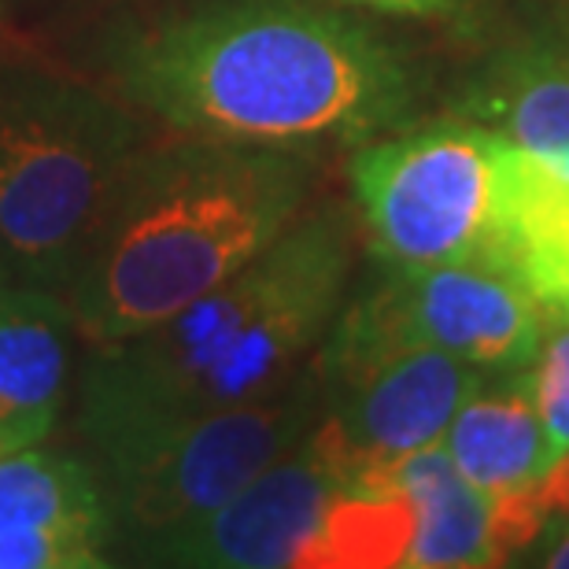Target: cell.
<instances>
[{
    "label": "cell",
    "instance_id": "cell-4",
    "mask_svg": "<svg viewBox=\"0 0 569 569\" xmlns=\"http://www.w3.org/2000/svg\"><path fill=\"white\" fill-rule=\"evenodd\" d=\"M138 152V119L111 97L0 63V252L11 281L71 289Z\"/></svg>",
    "mask_w": 569,
    "mask_h": 569
},
{
    "label": "cell",
    "instance_id": "cell-7",
    "mask_svg": "<svg viewBox=\"0 0 569 569\" xmlns=\"http://www.w3.org/2000/svg\"><path fill=\"white\" fill-rule=\"evenodd\" d=\"M551 311L515 278L477 263L392 270L337 311L315 359L432 345L485 373L529 370Z\"/></svg>",
    "mask_w": 569,
    "mask_h": 569
},
{
    "label": "cell",
    "instance_id": "cell-8",
    "mask_svg": "<svg viewBox=\"0 0 569 569\" xmlns=\"http://www.w3.org/2000/svg\"><path fill=\"white\" fill-rule=\"evenodd\" d=\"M322 415L307 443L345 477H381L443 440L455 411L488 373L432 345H392L315 359Z\"/></svg>",
    "mask_w": 569,
    "mask_h": 569
},
{
    "label": "cell",
    "instance_id": "cell-11",
    "mask_svg": "<svg viewBox=\"0 0 569 569\" xmlns=\"http://www.w3.org/2000/svg\"><path fill=\"white\" fill-rule=\"evenodd\" d=\"M459 108L466 122L569 174V30H532L492 52Z\"/></svg>",
    "mask_w": 569,
    "mask_h": 569
},
{
    "label": "cell",
    "instance_id": "cell-6",
    "mask_svg": "<svg viewBox=\"0 0 569 569\" xmlns=\"http://www.w3.org/2000/svg\"><path fill=\"white\" fill-rule=\"evenodd\" d=\"M496 133L477 122L381 133L348 163L373 252L392 270L470 263L481 256L496 189Z\"/></svg>",
    "mask_w": 569,
    "mask_h": 569
},
{
    "label": "cell",
    "instance_id": "cell-20",
    "mask_svg": "<svg viewBox=\"0 0 569 569\" xmlns=\"http://www.w3.org/2000/svg\"><path fill=\"white\" fill-rule=\"evenodd\" d=\"M529 559L537 566H551V569H569V515H555L548 518V526L540 529V537L526 548Z\"/></svg>",
    "mask_w": 569,
    "mask_h": 569
},
{
    "label": "cell",
    "instance_id": "cell-17",
    "mask_svg": "<svg viewBox=\"0 0 569 569\" xmlns=\"http://www.w3.org/2000/svg\"><path fill=\"white\" fill-rule=\"evenodd\" d=\"M116 537L111 515H74L41 526L0 532V569H89L104 566L108 540Z\"/></svg>",
    "mask_w": 569,
    "mask_h": 569
},
{
    "label": "cell",
    "instance_id": "cell-16",
    "mask_svg": "<svg viewBox=\"0 0 569 569\" xmlns=\"http://www.w3.org/2000/svg\"><path fill=\"white\" fill-rule=\"evenodd\" d=\"M100 510H108L104 485L86 462L41 448L0 455V532Z\"/></svg>",
    "mask_w": 569,
    "mask_h": 569
},
{
    "label": "cell",
    "instance_id": "cell-22",
    "mask_svg": "<svg viewBox=\"0 0 569 569\" xmlns=\"http://www.w3.org/2000/svg\"><path fill=\"white\" fill-rule=\"evenodd\" d=\"M11 284V274H8V263H4V252H0V289Z\"/></svg>",
    "mask_w": 569,
    "mask_h": 569
},
{
    "label": "cell",
    "instance_id": "cell-10",
    "mask_svg": "<svg viewBox=\"0 0 569 569\" xmlns=\"http://www.w3.org/2000/svg\"><path fill=\"white\" fill-rule=\"evenodd\" d=\"M499 138V133H496ZM477 263L515 278L551 315L569 307V174L526 148L496 141L492 219Z\"/></svg>",
    "mask_w": 569,
    "mask_h": 569
},
{
    "label": "cell",
    "instance_id": "cell-18",
    "mask_svg": "<svg viewBox=\"0 0 569 569\" xmlns=\"http://www.w3.org/2000/svg\"><path fill=\"white\" fill-rule=\"evenodd\" d=\"M566 322L548 326L537 359L529 362V389L537 400L543 432L551 443V462L569 451V315Z\"/></svg>",
    "mask_w": 569,
    "mask_h": 569
},
{
    "label": "cell",
    "instance_id": "cell-23",
    "mask_svg": "<svg viewBox=\"0 0 569 569\" xmlns=\"http://www.w3.org/2000/svg\"><path fill=\"white\" fill-rule=\"evenodd\" d=\"M562 315H569V307H566V311H562Z\"/></svg>",
    "mask_w": 569,
    "mask_h": 569
},
{
    "label": "cell",
    "instance_id": "cell-14",
    "mask_svg": "<svg viewBox=\"0 0 569 569\" xmlns=\"http://www.w3.org/2000/svg\"><path fill=\"white\" fill-rule=\"evenodd\" d=\"M385 477L415 503V537L403 566L462 569L496 566L492 559V496L477 488L443 440L407 455Z\"/></svg>",
    "mask_w": 569,
    "mask_h": 569
},
{
    "label": "cell",
    "instance_id": "cell-5",
    "mask_svg": "<svg viewBox=\"0 0 569 569\" xmlns=\"http://www.w3.org/2000/svg\"><path fill=\"white\" fill-rule=\"evenodd\" d=\"M322 415L315 362L281 392L178 426L133 448L100 455V485L111 526L138 555L189 532L226 499L296 451Z\"/></svg>",
    "mask_w": 569,
    "mask_h": 569
},
{
    "label": "cell",
    "instance_id": "cell-12",
    "mask_svg": "<svg viewBox=\"0 0 569 569\" xmlns=\"http://www.w3.org/2000/svg\"><path fill=\"white\" fill-rule=\"evenodd\" d=\"M71 307L60 292L0 289V455L38 448L60 418L71 370Z\"/></svg>",
    "mask_w": 569,
    "mask_h": 569
},
{
    "label": "cell",
    "instance_id": "cell-9",
    "mask_svg": "<svg viewBox=\"0 0 569 569\" xmlns=\"http://www.w3.org/2000/svg\"><path fill=\"white\" fill-rule=\"evenodd\" d=\"M345 485V477L303 440L296 451L252 477L233 499H226L214 515L144 551L141 562L189 569L303 566Z\"/></svg>",
    "mask_w": 569,
    "mask_h": 569
},
{
    "label": "cell",
    "instance_id": "cell-15",
    "mask_svg": "<svg viewBox=\"0 0 569 569\" xmlns=\"http://www.w3.org/2000/svg\"><path fill=\"white\" fill-rule=\"evenodd\" d=\"M415 537V503L389 477L348 481L307 551V569L403 566Z\"/></svg>",
    "mask_w": 569,
    "mask_h": 569
},
{
    "label": "cell",
    "instance_id": "cell-1",
    "mask_svg": "<svg viewBox=\"0 0 569 569\" xmlns=\"http://www.w3.org/2000/svg\"><path fill=\"white\" fill-rule=\"evenodd\" d=\"M119 89L181 138L318 152L400 130L415 78L322 0H197L108 52Z\"/></svg>",
    "mask_w": 569,
    "mask_h": 569
},
{
    "label": "cell",
    "instance_id": "cell-13",
    "mask_svg": "<svg viewBox=\"0 0 569 569\" xmlns=\"http://www.w3.org/2000/svg\"><path fill=\"white\" fill-rule=\"evenodd\" d=\"M443 448L488 496H507L537 485L551 466V443L532 400L529 373H488L455 411L443 432Z\"/></svg>",
    "mask_w": 569,
    "mask_h": 569
},
{
    "label": "cell",
    "instance_id": "cell-3",
    "mask_svg": "<svg viewBox=\"0 0 569 569\" xmlns=\"http://www.w3.org/2000/svg\"><path fill=\"white\" fill-rule=\"evenodd\" d=\"M315 152L186 138L138 152L63 292L93 348L159 326L230 281L303 214Z\"/></svg>",
    "mask_w": 569,
    "mask_h": 569
},
{
    "label": "cell",
    "instance_id": "cell-19",
    "mask_svg": "<svg viewBox=\"0 0 569 569\" xmlns=\"http://www.w3.org/2000/svg\"><path fill=\"white\" fill-rule=\"evenodd\" d=\"M345 8H362L373 16H403V19H429V16H451L466 8L470 0H333Z\"/></svg>",
    "mask_w": 569,
    "mask_h": 569
},
{
    "label": "cell",
    "instance_id": "cell-21",
    "mask_svg": "<svg viewBox=\"0 0 569 569\" xmlns=\"http://www.w3.org/2000/svg\"><path fill=\"white\" fill-rule=\"evenodd\" d=\"M537 499H540V507L548 510V518L569 515V451L559 455V459L540 473Z\"/></svg>",
    "mask_w": 569,
    "mask_h": 569
},
{
    "label": "cell",
    "instance_id": "cell-2",
    "mask_svg": "<svg viewBox=\"0 0 569 569\" xmlns=\"http://www.w3.org/2000/svg\"><path fill=\"white\" fill-rule=\"evenodd\" d=\"M351 263L345 211L300 214L230 281L152 329L93 348L78 429L97 455H111L281 392L345 307Z\"/></svg>",
    "mask_w": 569,
    "mask_h": 569
}]
</instances>
